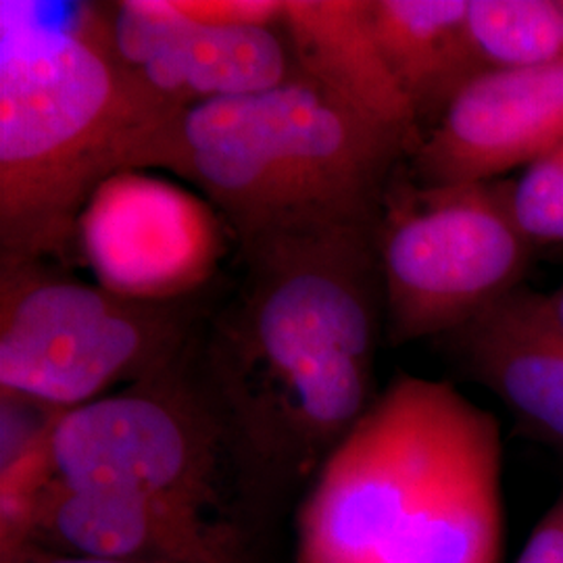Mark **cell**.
Masks as SVG:
<instances>
[{
  "label": "cell",
  "instance_id": "2e32d148",
  "mask_svg": "<svg viewBox=\"0 0 563 563\" xmlns=\"http://www.w3.org/2000/svg\"><path fill=\"white\" fill-rule=\"evenodd\" d=\"M511 211L534 246L563 244V141L514 180Z\"/></svg>",
  "mask_w": 563,
  "mask_h": 563
},
{
  "label": "cell",
  "instance_id": "3957f363",
  "mask_svg": "<svg viewBox=\"0 0 563 563\" xmlns=\"http://www.w3.org/2000/svg\"><path fill=\"white\" fill-rule=\"evenodd\" d=\"M504 532L497 418L399 374L311 481L297 563H501Z\"/></svg>",
  "mask_w": 563,
  "mask_h": 563
},
{
  "label": "cell",
  "instance_id": "7c38bea8",
  "mask_svg": "<svg viewBox=\"0 0 563 563\" xmlns=\"http://www.w3.org/2000/svg\"><path fill=\"white\" fill-rule=\"evenodd\" d=\"M437 342L465 380L501 401L523 437L563 455V323L549 295L523 284Z\"/></svg>",
  "mask_w": 563,
  "mask_h": 563
},
{
  "label": "cell",
  "instance_id": "8fae6325",
  "mask_svg": "<svg viewBox=\"0 0 563 563\" xmlns=\"http://www.w3.org/2000/svg\"><path fill=\"white\" fill-rule=\"evenodd\" d=\"M563 141V59L470 81L407 159L422 184L501 180Z\"/></svg>",
  "mask_w": 563,
  "mask_h": 563
},
{
  "label": "cell",
  "instance_id": "ffe728a7",
  "mask_svg": "<svg viewBox=\"0 0 563 563\" xmlns=\"http://www.w3.org/2000/svg\"><path fill=\"white\" fill-rule=\"evenodd\" d=\"M549 299H551V305H553V309H555L558 318H560L563 323V284L558 288V290H555V292H551V295H549Z\"/></svg>",
  "mask_w": 563,
  "mask_h": 563
},
{
  "label": "cell",
  "instance_id": "5b68a950",
  "mask_svg": "<svg viewBox=\"0 0 563 563\" xmlns=\"http://www.w3.org/2000/svg\"><path fill=\"white\" fill-rule=\"evenodd\" d=\"M36 486L111 488L162 505L251 558L274 483L246 453L186 357L60 411L15 462Z\"/></svg>",
  "mask_w": 563,
  "mask_h": 563
},
{
  "label": "cell",
  "instance_id": "e0dca14e",
  "mask_svg": "<svg viewBox=\"0 0 563 563\" xmlns=\"http://www.w3.org/2000/svg\"><path fill=\"white\" fill-rule=\"evenodd\" d=\"M190 20L209 25H262L278 27L284 0H176Z\"/></svg>",
  "mask_w": 563,
  "mask_h": 563
},
{
  "label": "cell",
  "instance_id": "9c48e42d",
  "mask_svg": "<svg viewBox=\"0 0 563 563\" xmlns=\"http://www.w3.org/2000/svg\"><path fill=\"white\" fill-rule=\"evenodd\" d=\"M101 13L118 57L181 111L299 78L280 25H209L176 0H121Z\"/></svg>",
  "mask_w": 563,
  "mask_h": 563
},
{
  "label": "cell",
  "instance_id": "8992f818",
  "mask_svg": "<svg viewBox=\"0 0 563 563\" xmlns=\"http://www.w3.org/2000/svg\"><path fill=\"white\" fill-rule=\"evenodd\" d=\"M207 311L205 292L139 301L63 265H0V390L67 411L169 367Z\"/></svg>",
  "mask_w": 563,
  "mask_h": 563
},
{
  "label": "cell",
  "instance_id": "277c9868",
  "mask_svg": "<svg viewBox=\"0 0 563 563\" xmlns=\"http://www.w3.org/2000/svg\"><path fill=\"white\" fill-rule=\"evenodd\" d=\"M409 151L307 78L181 111L151 167L192 184L239 244L374 222Z\"/></svg>",
  "mask_w": 563,
  "mask_h": 563
},
{
  "label": "cell",
  "instance_id": "ac0fdd59",
  "mask_svg": "<svg viewBox=\"0 0 563 563\" xmlns=\"http://www.w3.org/2000/svg\"><path fill=\"white\" fill-rule=\"evenodd\" d=\"M518 563H563V490L532 528Z\"/></svg>",
  "mask_w": 563,
  "mask_h": 563
},
{
  "label": "cell",
  "instance_id": "30bf717a",
  "mask_svg": "<svg viewBox=\"0 0 563 563\" xmlns=\"http://www.w3.org/2000/svg\"><path fill=\"white\" fill-rule=\"evenodd\" d=\"M23 544L128 563L251 562L162 505L111 488L55 481L0 499V558Z\"/></svg>",
  "mask_w": 563,
  "mask_h": 563
},
{
  "label": "cell",
  "instance_id": "6da1fadb",
  "mask_svg": "<svg viewBox=\"0 0 563 563\" xmlns=\"http://www.w3.org/2000/svg\"><path fill=\"white\" fill-rule=\"evenodd\" d=\"M374 222L241 244V276L186 357L274 486L313 481L376 401L386 336Z\"/></svg>",
  "mask_w": 563,
  "mask_h": 563
},
{
  "label": "cell",
  "instance_id": "9a60e30c",
  "mask_svg": "<svg viewBox=\"0 0 563 563\" xmlns=\"http://www.w3.org/2000/svg\"><path fill=\"white\" fill-rule=\"evenodd\" d=\"M467 30L481 74L563 59V0H467Z\"/></svg>",
  "mask_w": 563,
  "mask_h": 563
},
{
  "label": "cell",
  "instance_id": "5bb4252c",
  "mask_svg": "<svg viewBox=\"0 0 563 563\" xmlns=\"http://www.w3.org/2000/svg\"><path fill=\"white\" fill-rule=\"evenodd\" d=\"M369 18L423 136L483 76L467 30V0H369Z\"/></svg>",
  "mask_w": 563,
  "mask_h": 563
},
{
  "label": "cell",
  "instance_id": "7a4b0ae2",
  "mask_svg": "<svg viewBox=\"0 0 563 563\" xmlns=\"http://www.w3.org/2000/svg\"><path fill=\"white\" fill-rule=\"evenodd\" d=\"M0 2V265L80 257L102 181L151 169L181 109L118 57L101 4L69 21Z\"/></svg>",
  "mask_w": 563,
  "mask_h": 563
},
{
  "label": "cell",
  "instance_id": "d6986e66",
  "mask_svg": "<svg viewBox=\"0 0 563 563\" xmlns=\"http://www.w3.org/2000/svg\"><path fill=\"white\" fill-rule=\"evenodd\" d=\"M0 563H128L115 560H101V558H86V555H67L55 553L34 544H23L15 553L0 558Z\"/></svg>",
  "mask_w": 563,
  "mask_h": 563
},
{
  "label": "cell",
  "instance_id": "4fadbf2b",
  "mask_svg": "<svg viewBox=\"0 0 563 563\" xmlns=\"http://www.w3.org/2000/svg\"><path fill=\"white\" fill-rule=\"evenodd\" d=\"M280 30L299 76L416 153L422 132L380 53L369 0H284Z\"/></svg>",
  "mask_w": 563,
  "mask_h": 563
},
{
  "label": "cell",
  "instance_id": "ba28073f",
  "mask_svg": "<svg viewBox=\"0 0 563 563\" xmlns=\"http://www.w3.org/2000/svg\"><path fill=\"white\" fill-rule=\"evenodd\" d=\"M222 218L209 202L142 172H123L86 205L78 249L102 288L139 301L205 292L222 257Z\"/></svg>",
  "mask_w": 563,
  "mask_h": 563
},
{
  "label": "cell",
  "instance_id": "52a82bcc",
  "mask_svg": "<svg viewBox=\"0 0 563 563\" xmlns=\"http://www.w3.org/2000/svg\"><path fill=\"white\" fill-rule=\"evenodd\" d=\"M511 184L437 186L397 167L374 225L393 346L446 336L526 284L539 246L514 218Z\"/></svg>",
  "mask_w": 563,
  "mask_h": 563
}]
</instances>
